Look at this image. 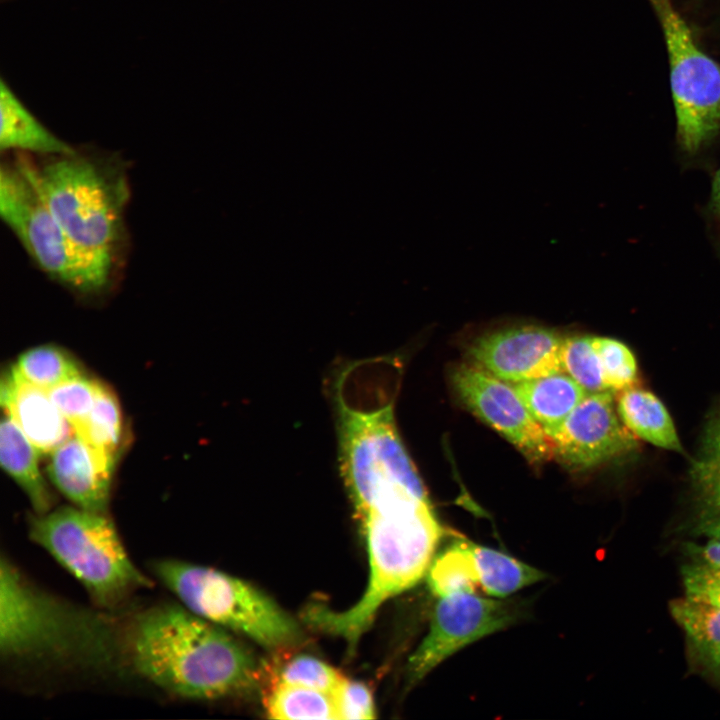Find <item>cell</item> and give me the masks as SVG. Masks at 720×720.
<instances>
[{
    "label": "cell",
    "mask_w": 720,
    "mask_h": 720,
    "mask_svg": "<svg viewBox=\"0 0 720 720\" xmlns=\"http://www.w3.org/2000/svg\"><path fill=\"white\" fill-rule=\"evenodd\" d=\"M689 478L698 512L696 519L720 513V410L705 427Z\"/></svg>",
    "instance_id": "cell-20"
},
{
    "label": "cell",
    "mask_w": 720,
    "mask_h": 720,
    "mask_svg": "<svg viewBox=\"0 0 720 720\" xmlns=\"http://www.w3.org/2000/svg\"><path fill=\"white\" fill-rule=\"evenodd\" d=\"M514 388L532 417L549 436L590 394L562 372L518 382Z\"/></svg>",
    "instance_id": "cell-17"
},
{
    "label": "cell",
    "mask_w": 720,
    "mask_h": 720,
    "mask_svg": "<svg viewBox=\"0 0 720 720\" xmlns=\"http://www.w3.org/2000/svg\"><path fill=\"white\" fill-rule=\"evenodd\" d=\"M264 707L273 719L339 720L333 693L302 685L272 682Z\"/></svg>",
    "instance_id": "cell-22"
},
{
    "label": "cell",
    "mask_w": 720,
    "mask_h": 720,
    "mask_svg": "<svg viewBox=\"0 0 720 720\" xmlns=\"http://www.w3.org/2000/svg\"><path fill=\"white\" fill-rule=\"evenodd\" d=\"M367 539L370 575L360 600L336 612L312 604L303 618L314 628L341 636L353 647L373 621L379 607L426 575L436 549L447 533L430 501L409 498L374 506L357 517Z\"/></svg>",
    "instance_id": "cell-3"
},
{
    "label": "cell",
    "mask_w": 720,
    "mask_h": 720,
    "mask_svg": "<svg viewBox=\"0 0 720 720\" xmlns=\"http://www.w3.org/2000/svg\"><path fill=\"white\" fill-rule=\"evenodd\" d=\"M617 412L624 425L638 438L656 447L682 453L674 422L661 400L636 386L619 392Z\"/></svg>",
    "instance_id": "cell-19"
},
{
    "label": "cell",
    "mask_w": 720,
    "mask_h": 720,
    "mask_svg": "<svg viewBox=\"0 0 720 720\" xmlns=\"http://www.w3.org/2000/svg\"><path fill=\"white\" fill-rule=\"evenodd\" d=\"M98 381L80 374L47 390L65 419L77 430L87 420L97 393Z\"/></svg>",
    "instance_id": "cell-29"
},
{
    "label": "cell",
    "mask_w": 720,
    "mask_h": 720,
    "mask_svg": "<svg viewBox=\"0 0 720 720\" xmlns=\"http://www.w3.org/2000/svg\"><path fill=\"white\" fill-rule=\"evenodd\" d=\"M74 434L117 461L123 436L119 401L112 390L98 381L93 408Z\"/></svg>",
    "instance_id": "cell-24"
},
{
    "label": "cell",
    "mask_w": 720,
    "mask_h": 720,
    "mask_svg": "<svg viewBox=\"0 0 720 720\" xmlns=\"http://www.w3.org/2000/svg\"><path fill=\"white\" fill-rule=\"evenodd\" d=\"M564 337L556 330L519 324L486 332L468 348L472 364L506 382L518 383L564 373L561 347Z\"/></svg>",
    "instance_id": "cell-12"
},
{
    "label": "cell",
    "mask_w": 720,
    "mask_h": 720,
    "mask_svg": "<svg viewBox=\"0 0 720 720\" xmlns=\"http://www.w3.org/2000/svg\"><path fill=\"white\" fill-rule=\"evenodd\" d=\"M694 531L706 539H720V513L697 518Z\"/></svg>",
    "instance_id": "cell-32"
},
{
    "label": "cell",
    "mask_w": 720,
    "mask_h": 720,
    "mask_svg": "<svg viewBox=\"0 0 720 720\" xmlns=\"http://www.w3.org/2000/svg\"><path fill=\"white\" fill-rule=\"evenodd\" d=\"M431 592L437 597L461 591L475 592L479 573L473 543L462 536L436 554L426 573Z\"/></svg>",
    "instance_id": "cell-23"
},
{
    "label": "cell",
    "mask_w": 720,
    "mask_h": 720,
    "mask_svg": "<svg viewBox=\"0 0 720 720\" xmlns=\"http://www.w3.org/2000/svg\"><path fill=\"white\" fill-rule=\"evenodd\" d=\"M21 163L72 245L109 279L129 195L125 176L77 152Z\"/></svg>",
    "instance_id": "cell-4"
},
{
    "label": "cell",
    "mask_w": 720,
    "mask_h": 720,
    "mask_svg": "<svg viewBox=\"0 0 720 720\" xmlns=\"http://www.w3.org/2000/svg\"><path fill=\"white\" fill-rule=\"evenodd\" d=\"M40 453L7 414L0 427L3 469L27 496L36 514L51 510L54 497L39 468Z\"/></svg>",
    "instance_id": "cell-16"
},
{
    "label": "cell",
    "mask_w": 720,
    "mask_h": 720,
    "mask_svg": "<svg viewBox=\"0 0 720 720\" xmlns=\"http://www.w3.org/2000/svg\"><path fill=\"white\" fill-rule=\"evenodd\" d=\"M116 460L72 435L51 454L47 474L74 506L107 513Z\"/></svg>",
    "instance_id": "cell-14"
},
{
    "label": "cell",
    "mask_w": 720,
    "mask_h": 720,
    "mask_svg": "<svg viewBox=\"0 0 720 720\" xmlns=\"http://www.w3.org/2000/svg\"><path fill=\"white\" fill-rule=\"evenodd\" d=\"M660 20L681 147L695 153L720 128V67L695 42L670 0H650Z\"/></svg>",
    "instance_id": "cell-8"
},
{
    "label": "cell",
    "mask_w": 720,
    "mask_h": 720,
    "mask_svg": "<svg viewBox=\"0 0 720 720\" xmlns=\"http://www.w3.org/2000/svg\"><path fill=\"white\" fill-rule=\"evenodd\" d=\"M711 208L714 214L720 220V169L716 173L712 185Z\"/></svg>",
    "instance_id": "cell-33"
},
{
    "label": "cell",
    "mask_w": 720,
    "mask_h": 720,
    "mask_svg": "<svg viewBox=\"0 0 720 720\" xmlns=\"http://www.w3.org/2000/svg\"><path fill=\"white\" fill-rule=\"evenodd\" d=\"M681 574L684 595L670 602L671 616L704 670L720 681V574L693 561Z\"/></svg>",
    "instance_id": "cell-13"
},
{
    "label": "cell",
    "mask_w": 720,
    "mask_h": 720,
    "mask_svg": "<svg viewBox=\"0 0 720 720\" xmlns=\"http://www.w3.org/2000/svg\"><path fill=\"white\" fill-rule=\"evenodd\" d=\"M593 336L564 337L561 361L564 373L573 378L588 393L607 391L599 356L593 345Z\"/></svg>",
    "instance_id": "cell-26"
},
{
    "label": "cell",
    "mask_w": 720,
    "mask_h": 720,
    "mask_svg": "<svg viewBox=\"0 0 720 720\" xmlns=\"http://www.w3.org/2000/svg\"><path fill=\"white\" fill-rule=\"evenodd\" d=\"M461 402L510 441L532 464L554 458L550 436L532 417L514 386L474 364H461L451 375Z\"/></svg>",
    "instance_id": "cell-10"
},
{
    "label": "cell",
    "mask_w": 720,
    "mask_h": 720,
    "mask_svg": "<svg viewBox=\"0 0 720 720\" xmlns=\"http://www.w3.org/2000/svg\"><path fill=\"white\" fill-rule=\"evenodd\" d=\"M592 339L606 390L614 393L636 386L638 367L632 351L613 338L593 336Z\"/></svg>",
    "instance_id": "cell-28"
},
{
    "label": "cell",
    "mask_w": 720,
    "mask_h": 720,
    "mask_svg": "<svg viewBox=\"0 0 720 720\" xmlns=\"http://www.w3.org/2000/svg\"><path fill=\"white\" fill-rule=\"evenodd\" d=\"M0 148L33 153L69 155L76 151L43 126L20 102L11 89L0 85Z\"/></svg>",
    "instance_id": "cell-18"
},
{
    "label": "cell",
    "mask_w": 720,
    "mask_h": 720,
    "mask_svg": "<svg viewBox=\"0 0 720 720\" xmlns=\"http://www.w3.org/2000/svg\"><path fill=\"white\" fill-rule=\"evenodd\" d=\"M1 405L6 414L19 426L40 455L51 454L74 435L46 390L37 387L11 367L2 376Z\"/></svg>",
    "instance_id": "cell-15"
},
{
    "label": "cell",
    "mask_w": 720,
    "mask_h": 720,
    "mask_svg": "<svg viewBox=\"0 0 720 720\" xmlns=\"http://www.w3.org/2000/svg\"><path fill=\"white\" fill-rule=\"evenodd\" d=\"M526 604L484 598L471 591L439 597L430 629L408 660V684L418 683L465 646L517 623L526 613Z\"/></svg>",
    "instance_id": "cell-9"
},
{
    "label": "cell",
    "mask_w": 720,
    "mask_h": 720,
    "mask_svg": "<svg viewBox=\"0 0 720 720\" xmlns=\"http://www.w3.org/2000/svg\"><path fill=\"white\" fill-rule=\"evenodd\" d=\"M0 214L38 266L82 293L101 290L109 279L69 241L21 161L0 171Z\"/></svg>",
    "instance_id": "cell-7"
},
{
    "label": "cell",
    "mask_w": 720,
    "mask_h": 720,
    "mask_svg": "<svg viewBox=\"0 0 720 720\" xmlns=\"http://www.w3.org/2000/svg\"><path fill=\"white\" fill-rule=\"evenodd\" d=\"M0 656L25 672L107 675L127 667L123 629L103 612L49 593L2 555Z\"/></svg>",
    "instance_id": "cell-2"
},
{
    "label": "cell",
    "mask_w": 720,
    "mask_h": 720,
    "mask_svg": "<svg viewBox=\"0 0 720 720\" xmlns=\"http://www.w3.org/2000/svg\"><path fill=\"white\" fill-rule=\"evenodd\" d=\"M550 438L554 458L576 471L598 467L638 448V438L622 422L610 391L588 394Z\"/></svg>",
    "instance_id": "cell-11"
},
{
    "label": "cell",
    "mask_w": 720,
    "mask_h": 720,
    "mask_svg": "<svg viewBox=\"0 0 720 720\" xmlns=\"http://www.w3.org/2000/svg\"><path fill=\"white\" fill-rule=\"evenodd\" d=\"M28 534L78 580L99 609L117 608L153 585L133 563L107 513L60 507L32 516Z\"/></svg>",
    "instance_id": "cell-5"
},
{
    "label": "cell",
    "mask_w": 720,
    "mask_h": 720,
    "mask_svg": "<svg viewBox=\"0 0 720 720\" xmlns=\"http://www.w3.org/2000/svg\"><path fill=\"white\" fill-rule=\"evenodd\" d=\"M155 578L191 612L266 648H285L303 636L297 622L265 593L217 569L179 559L151 563Z\"/></svg>",
    "instance_id": "cell-6"
},
{
    "label": "cell",
    "mask_w": 720,
    "mask_h": 720,
    "mask_svg": "<svg viewBox=\"0 0 720 720\" xmlns=\"http://www.w3.org/2000/svg\"><path fill=\"white\" fill-rule=\"evenodd\" d=\"M13 367L27 382L46 391L82 374L79 364L68 352L49 344L25 351Z\"/></svg>",
    "instance_id": "cell-25"
},
{
    "label": "cell",
    "mask_w": 720,
    "mask_h": 720,
    "mask_svg": "<svg viewBox=\"0 0 720 720\" xmlns=\"http://www.w3.org/2000/svg\"><path fill=\"white\" fill-rule=\"evenodd\" d=\"M685 552L690 561L705 565L720 574V539H706L705 543L688 542Z\"/></svg>",
    "instance_id": "cell-31"
},
{
    "label": "cell",
    "mask_w": 720,
    "mask_h": 720,
    "mask_svg": "<svg viewBox=\"0 0 720 720\" xmlns=\"http://www.w3.org/2000/svg\"><path fill=\"white\" fill-rule=\"evenodd\" d=\"M122 629L128 670L170 696L216 700L248 692L261 680L248 649L179 602L146 608Z\"/></svg>",
    "instance_id": "cell-1"
},
{
    "label": "cell",
    "mask_w": 720,
    "mask_h": 720,
    "mask_svg": "<svg viewBox=\"0 0 720 720\" xmlns=\"http://www.w3.org/2000/svg\"><path fill=\"white\" fill-rule=\"evenodd\" d=\"M273 682H284L334 693L345 677L321 659L297 654L283 661L275 669Z\"/></svg>",
    "instance_id": "cell-27"
},
{
    "label": "cell",
    "mask_w": 720,
    "mask_h": 720,
    "mask_svg": "<svg viewBox=\"0 0 720 720\" xmlns=\"http://www.w3.org/2000/svg\"><path fill=\"white\" fill-rule=\"evenodd\" d=\"M473 553L482 590L493 597L505 598L546 578V574L499 550L476 545Z\"/></svg>",
    "instance_id": "cell-21"
},
{
    "label": "cell",
    "mask_w": 720,
    "mask_h": 720,
    "mask_svg": "<svg viewBox=\"0 0 720 720\" xmlns=\"http://www.w3.org/2000/svg\"><path fill=\"white\" fill-rule=\"evenodd\" d=\"M339 719H374L375 706L370 689L362 682L345 678L333 693Z\"/></svg>",
    "instance_id": "cell-30"
}]
</instances>
